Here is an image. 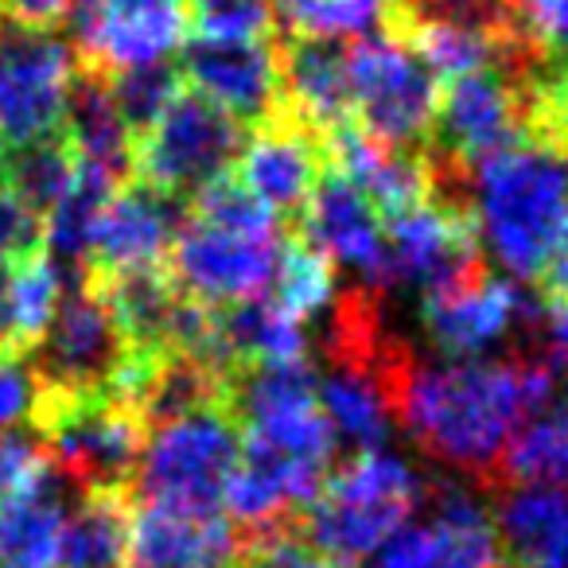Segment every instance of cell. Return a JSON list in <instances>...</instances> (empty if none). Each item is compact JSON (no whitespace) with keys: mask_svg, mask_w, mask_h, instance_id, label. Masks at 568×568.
<instances>
[{"mask_svg":"<svg viewBox=\"0 0 568 568\" xmlns=\"http://www.w3.org/2000/svg\"><path fill=\"white\" fill-rule=\"evenodd\" d=\"M568 378L541 347L503 358H425L413 351L394 382V417L420 452L467 483H498L518 425Z\"/></svg>","mask_w":568,"mask_h":568,"instance_id":"6da1fadb","label":"cell"},{"mask_svg":"<svg viewBox=\"0 0 568 568\" xmlns=\"http://www.w3.org/2000/svg\"><path fill=\"white\" fill-rule=\"evenodd\" d=\"M464 211L475 242L514 281H537L560 219L568 214V160L549 136H526L471 168Z\"/></svg>","mask_w":568,"mask_h":568,"instance_id":"7a4b0ae2","label":"cell"},{"mask_svg":"<svg viewBox=\"0 0 568 568\" xmlns=\"http://www.w3.org/2000/svg\"><path fill=\"white\" fill-rule=\"evenodd\" d=\"M425 490L428 479L405 456L386 448L351 452L301 510L296 529L343 568L363 565L420 510Z\"/></svg>","mask_w":568,"mask_h":568,"instance_id":"3957f363","label":"cell"},{"mask_svg":"<svg viewBox=\"0 0 568 568\" xmlns=\"http://www.w3.org/2000/svg\"><path fill=\"white\" fill-rule=\"evenodd\" d=\"M237 456H242V428L230 405H203L149 425L133 487L141 503L222 510Z\"/></svg>","mask_w":568,"mask_h":568,"instance_id":"277c9868","label":"cell"},{"mask_svg":"<svg viewBox=\"0 0 568 568\" xmlns=\"http://www.w3.org/2000/svg\"><path fill=\"white\" fill-rule=\"evenodd\" d=\"M32 425L55 471H63L82 495L87 490L125 495L133 487L149 428L121 397H59L43 389Z\"/></svg>","mask_w":568,"mask_h":568,"instance_id":"5b68a950","label":"cell"},{"mask_svg":"<svg viewBox=\"0 0 568 568\" xmlns=\"http://www.w3.org/2000/svg\"><path fill=\"white\" fill-rule=\"evenodd\" d=\"M245 144L242 121L183 87L149 129L133 136V180L187 203L226 175Z\"/></svg>","mask_w":568,"mask_h":568,"instance_id":"8992f818","label":"cell"},{"mask_svg":"<svg viewBox=\"0 0 568 568\" xmlns=\"http://www.w3.org/2000/svg\"><path fill=\"white\" fill-rule=\"evenodd\" d=\"M351 113L358 129L394 149H413L428 141L440 102V79L402 36H371L347 43Z\"/></svg>","mask_w":568,"mask_h":568,"instance_id":"52a82bcc","label":"cell"},{"mask_svg":"<svg viewBox=\"0 0 568 568\" xmlns=\"http://www.w3.org/2000/svg\"><path fill=\"white\" fill-rule=\"evenodd\" d=\"M28 358H32L48 394H113L121 371H125L129 343L110 308V296L102 293V284L90 281V276H79L71 293H63L48 332H43V339L36 343Z\"/></svg>","mask_w":568,"mask_h":568,"instance_id":"ba28073f","label":"cell"},{"mask_svg":"<svg viewBox=\"0 0 568 568\" xmlns=\"http://www.w3.org/2000/svg\"><path fill=\"white\" fill-rule=\"evenodd\" d=\"M420 506L363 568H506L495 514L471 483L428 479Z\"/></svg>","mask_w":568,"mask_h":568,"instance_id":"9c48e42d","label":"cell"},{"mask_svg":"<svg viewBox=\"0 0 568 568\" xmlns=\"http://www.w3.org/2000/svg\"><path fill=\"white\" fill-rule=\"evenodd\" d=\"M537 320L541 301L490 268L444 293L420 296V335L436 358H487L506 339H526L534 347Z\"/></svg>","mask_w":568,"mask_h":568,"instance_id":"30bf717a","label":"cell"},{"mask_svg":"<svg viewBox=\"0 0 568 568\" xmlns=\"http://www.w3.org/2000/svg\"><path fill=\"white\" fill-rule=\"evenodd\" d=\"M281 245V234H245L187 214L164 268L183 296L219 312L268 293Z\"/></svg>","mask_w":568,"mask_h":568,"instance_id":"8fae6325","label":"cell"},{"mask_svg":"<svg viewBox=\"0 0 568 568\" xmlns=\"http://www.w3.org/2000/svg\"><path fill=\"white\" fill-rule=\"evenodd\" d=\"M79 59L59 36L0 20V141L28 144L63 129Z\"/></svg>","mask_w":568,"mask_h":568,"instance_id":"7c38bea8","label":"cell"},{"mask_svg":"<svg viewBox=\"0 0 568 568\" xmlns=\"http://www.w3.org/2000/svg\"><path fill=\"white\" fill-rule=\"evenodd\" d=\"M483 268V250L464 206L428 195L386 219V288L433 296Z\"/></svg>","mask_w":568,"mask_h":568,"instance_id":"4fadbf2b","label":"cell"},{"mask_svg":"<svg viewBox=\"0 0 568 568\" xmlns=\"http://www.w3.org/2000/svg\"><path fill=\"white\" fill-rule=\"evenodd\" d=\"M71 20L79 67L110 79L168 63L187 40L191 9L187 0H79Z\"/></svg>","mask_w":568,"mask_h":568,"instance_id":"5bb4252c","label":"cell"},{"mask_svg":"<svg viewBox=\"0 0 568 568\" xmlns=\"http://www.w3.org/2000/svg\"><path fill=\"white\" fill-rule=\"evenodd\" d=\"M180 79L242 125L281 113V48L268 40H214L195 36L180 48Z\"/></svg>","mask_w":568,"mask_h":568,"instance_id":"9a60e30c","label":"cell"},{"mask_svg":"<svg viewBox=\"0 0 568 568\" xmlns=\"http://www.w3.org/2000/svg\"><path fill=\"white\" fill-rule=\"evenodd\" d=\"M296 230L335 268L355 273L363 288L386 293V219L332 164L324 168L304 211L296 214Z\"/></svg>","mask_w":568,"mask_h":568,"instance_id":"2e32d148","label":"cell"},{"mask_svg":"<svg viewBox=\"0 0 568 568\" xmlns=\"http://www.w3.org/2000/svg\"><path fill=\"white\" fill-rule=\"evenodd\" d=\"M183 219L187 214H183L180 199L164 195L141 180L121 183L94 226L82 276L110 281V276L144 273V268H164Z\"/></svg>","mask_w":568,"mask_h":568,"instance_id":"e0dca14e","label":"cell"},{"mask_svg":"<svg viewBox=\"0 0 568 568\" xmlns=\"http://www.w3.org/2000/svg\"><path fill=\"white\" fill-rule=\"evenodd\" d=\"M327 168V141L288 113H273L253 129L234 160V180L276 219H296Z\"/></svg>","mask_w":568,"mask_h":568,"instance_id":"ac0fdd59","label":"cell"},{"mask_svg":"<svg viewBox=\"0 0 568 568\" xmlns=\"http://www.w3.org/2000/svg\"><path fill=\"white\" fill-rule=\"evenodd\" d=\"M242 534L222 510L141 503L129 514L125 568H234Z\"/></svg>","mask_w":568,"mask_h":568,"instance_id":"d6986e66","label":"cell"},{"mask_svg":"<svg viewBox=\"0 0 568 568\" xmlns=\"http://www.w3.org/2000/svg\"><path fill=\"white\" fill-rule=\"evenodd\" d=\"M281 110L301 125L332 136L335 129L351 125V71L347 43L324 36H293L281 48Z\"/></svg>","mask_w":568,"mask_h":568,"instance_id":"ffe728a7","label":"cell"},{"mask_svg":"<svg viewBox=\"0 0 568 568\" xmlns=\"http://www.w3.org/2000/svg\"><path fill=\"white\" fill-rule=\"evenodd\" d=\"M79 495L82 490L51 464L32 487L0 498V568H59L67 514Z\"/></svg>","mask_w":568,"mask_h":568,"instance_id":"44dd1931","label":"cell"},{"mask_svg":"<svg viewBox=\"0 0 568 568\" xmlns=\"http://www.w3.org/2000/svg\"><path fill=\"white\" fill-rule=\"evenodd\" d=\"M59 133L67 136L79 164L98 168V172L118 183L133 180V129H129L125 113L113 102L105 74L82 71L79 67Z\"/></svg>","mask_w":568,"mask_h":568,"instance_id":"7402d4cb","label":"cell"},{"mask_svg":"<svg viewBox=\"0 0 568 568\" xmlns=\"http://www.w3.org/2000/svg\"><path fill=\"white\" fill-rule=\"evenodd\" d=\"M490 514L503 552L518 568H568V490L514 487Z\"/></svg>","mask_w":568,"mask_h":568,"instance_id":"603a6c76","label":"cell"},{"mask_svg":"<svg viewBox=\"0 0 568 568\" xmlns=\"http://www.w3.org/2000/svg\"><path fill=\"white\" fill-rule=\"evenodd\" d=\"M214 335H219L222 363L230 374L242 366L308 358V324L276 308L268 296L219 308L214 312Z\"/></svg>","mask_w":568,"mask_h":568,"instance_id":"cb8c5ba5","label":"cell"},{"mask_svg":"<svg viewBox=\"0 0 568 568\" xmlns=\"http://www.w3.org/2000/svg\"><path fill=\"white\" fill-rule=\"evenodd\" d=\"M503 479L518 487L568 490V378L510 436L498 467V483Z\"/></svg>","mask_w":568,"mask_h":568,"instance_id":"d4e9b609","label":"cell"},{"mask_svg":"<svg viewBox=\"0 0 568 568\" xmlns=\"http://www.w3.org/2000/svg\"><path fill=\"white\" fill-rule=\"evenodd\" d=\"M129 506L125 495L87 490L74 498L63 529L59 568H125Z\"/></svg>","mask_w":568,"mask_h":568,"instance_id":"484cf974","label":"cell"},{"mask_svg":"<svg viewBox=\"0 0 568 568\" xmlns=\"http://www.w3.org/2000/svg\"><path fill=\"white\" fill-rule=\"evenodd\" d=\"M118 187L121 183L102 175L98 168H87V164L74 168L71 187H67L63 195H59V203L43 214V245H51L59 261H71L74 268H87L94 226Z\"/></svg>","mask_w":568,"mask_h":568,"instance_id":"4316f807","label":"cell"},{"mask_svg":"<svg viewBox=\"0 0 568 568\" xmlns=\"http://www.w3.org/2000/svg\"><path fill=\"white\" fill-rule=\"evenodd\" d=\"M63 301V268L43 253L9 261V343L17 355H28L43 339L51 316Z\"/></svg>","mask_w":568,"mask_h":568,"instance_id":"83f0119b","label":"cell"},{"mask_svg":"<svg viewBox=\"0 0 568 568\" xmlns=\"http://www.w3.org/2000/svg\"><path fill=\"white\" fill-rule=\"evenodd\" d=\"M339 296V281H335V265L320 250H312L304 237L281 245L273 281H268V301L296 316L301 324L316 320L327 312Z\"/></svg>","mask_w":568,"mask_h":568,"instance_id":"f1b7e54d","label":"cell"},{"mask_svg":"<svg viewBox=\"0 0 568 568\" xmlns=\"http://www.w3.org/2000/svg\"><path fill=\"white\" fill-rule=\"evenodd\" d=\"M74 168H79V160H74L67 136L51 133L40 136V141L17 144V152H9V160H4V175L0 180L9 183L32 211L48 214L59 203V195L71 187Z\"/></svg>","mask_w":568,"mask_h":568,"instance_id":"f546056e","label":"cell"},{"mask_svg":"<svg viewBox=\"0 0 568 568\" xmlns=\"http://www.w3.org/2000/svg\"><path fill=\"white\" fill-rule=\"evenodd\" d=\"M110 90L136 136L172 105V98L183 90V79L172 63H152V67H136V71L110 74Z\"/></svg>","mask_w":568,"mask_h":568,"instance_id":"4dcf8cb0","label":"cell"},{"mask_svg":"<svg viewBox=\"0 0 568 568\" xmlns=\"http://www.w3.org/2000/svg\"><path fill=\"white\" fill-rule=\"evenodd\" d=\"M195 36L214 40H268L276 24L273 0H187Z\"/></svg>","mask_w":568,"mask_h":568,"instance_id":"1f68e13d","label":"cell"},{"mask_svg":"<svg viewBox=\"0 0 568 568\" xmlns=\"http://www.w3.org/2000/svg\"><path fill=\"white\" fill-rule=\"evenodd\" d=\"M242 560H245V568H343L339 560L324 557L296 526L245 537Z\"/></svg>","mask_w":568,"mask_h":568,"instance_id":"d6a6232c","label":"cell"},{"mask_svg":"<svg viewBox=\"0 0 568 568\" xmlns=\"http://www.w3.org/2000/svg\"><path fill=\"white\" fill-rule=\"evenodd\" d=\"M43 382L28 355H4L0 351V433L28 425L40 409Z\"/></svg>","mask_w":568,"mask_h":568,"instance_id":"836d02e7","label":"cell"},{"mask_svg":"<svg viewBox=\"0 0 568 568\" xmlns=\"http://www.w3.org/2000/svg\"><path fill=\"white\" fill-rule=\"evenodd\" d=\"M510 20L518 40L541 59L568 40V0H510Z\"/></svg>","mask_w":568,"mask_h":568,"instance_id":"e575fe53","label":"cell"},{"mask_svg":"<svg viewBox=\"0 0 568 568\" xmlns=\"http://www.w3.org/2000/svg\"><path fill=\"white\" fill-rule=\"evenodd\" d=\"M51 471V456L36 433H0V498L17 495V490L32 487L36 479Z\"/></svg>","mask_w":568,"mask_h":568,"instance_id":"d590c367","label":"cell"},{"mask_svg":"<svg viewBox=\"0 0 568 568\" xmlns=\"http://www.w3.org/2000/svg\"><path fill=\"white\" fill-rule=\"evenodd\" d=\"M32 253H43V214L0 180V261H24Z\"/></svg>","mask_w":568,"mask_h":568,"instance_id":"8d00e7d4","label":"cell"},{"mask_svg":"<svg viewBox=\"0 0 568 568\" xmlns=\"http://www.w3.org/2000/svg\"><path fill=\"white\" fill-rule=\"evenodd\" d=\"M74 9H79V0H0V20L51 32V28L67 24Z\"/></svg>","mask_w":568,"mask_h":568,"instance_id":"74e56055","label":"cell"},{"mask_svg":"<svg viewBox=\"0 0 568 568\" xmlns=\"http://www.w3.org/2000/svg\"><path fill=\"white\" fill-rule=\"evenodd\" d=\"M534 347H541L560 371H568V301H541Z\"/></svg>","mask_w":568,"mask_h":568,"instance_id":"f35d334b","label":"cell"},{"mask_svg":"<svg viewBox=\"0 0 568 568\" xmlns=\"http://www.w3.org/2000/svg\"><path fill=\"white\" fill-rule=\"evenodd\" d=\"M537 284H541L545 301H568V214L560 219L557 234H552V245H549V253H545Z\"/></svg>","mask_w":568,"mask_h":568,"instance_id":"ab89813d","label":"cell"},{"mask_svg":"<svg viewBox=\"0 0 568 568\" xmlns=\"http://www.w3.org/2000/svg\"><path fill=\"white\" fill-rule=\"evenodd\" d=\"M537 136L557 141L568 160V94H560L557 87H549V82H545V71H541V125H537Z\"/></svg>","mask_w":568,"mask_h":568,"instance_id":"60d3db41","label":"cell"},{"mask_svg":"<svg viewBox=\"0 0 568 568\" xmlns=\"http://www.w3.org/2000/svg\"><path fill=\"white\" fill-rule=\"evenodd\" d=\"M320 4H324V0H273V12L296 32V28H301L304 20H308L312 12L320 9Z\"/></svg>","mask_w":568,"mask_h":568,"instance_id":"b9f144b4","label":"cell"},{"mask_svg":"<svg viewBox=\"0 0 568 568\" xmlns=\"http://www.w3.org/2000/svg\"><path fill=\"white\" fill-rule=\"evenodd\" d=\"M545 82L557 87L560 94H568V40L560 48H552L549 59H545Z\"/></svg>","mask_w":568,"mask_h":568,"instance_id":"7bdbcfd3","label":"cell"},{"mask_svg":"<svg viewBox=\"0 0 568 568\" xmlns=\"http://www.w3.org/2000/svg\"><path fill=\"white\" fill-rule=\"evenodd\" d=\"M506 568H510V565H506Z\"/></svg>","mask_w":568,"mask_h":568,"instance_id":"ee69618b","label":"cell"}]
</instances>
